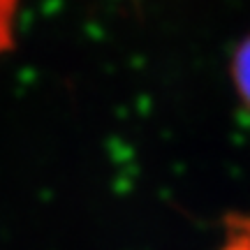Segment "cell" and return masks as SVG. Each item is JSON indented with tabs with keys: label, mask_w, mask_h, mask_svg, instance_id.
Returning a JSON list of instances; mask_svg holds the SVG:
<instances>
[{
	"label": "cell",
	"mask_w": 250,
	"mask_h": 250,
	"mask_svg": "<svg viewBox=\"0 0 250 250\" xmlns=\"http://www.w3.org/2000/svg\"><path fill=\"white\" fill-rule=\"evenodd\" d=\"M232 81L236 86L239 98L250 109V35L236 46L232 58Z\"/></svg>",
	"instance_id": "1"
},
{
	"label": "cell",
	"mask_w": 250,
	"mask_h": 250,
	"mask_svg": "<svg viewBox=\"0 0 250 250\" xmlns=\"http://www.w3.org/2000/svg\"><path fill=\"white\" fill-rule=\"evenodd\" d=\"M19 0H0V54L9 51L14 37V14Z\"/></svg>",
	"instance_id": "2"
},
{
	"label": "cell",
	"mask_w": 250,
	"mask_h": 250,
	"mask_svg": "<svg viewBox=\"0 0 250 250\" xmlns=\"http://www.w3.org/2000/svg\"><path fill=\"white\" fill-rule=\"evenodd\" d=\"M225 250H250V236H246V239H236V241H229Z\"/></svg>",
	"instance_id": "3"
}]
</instances>
